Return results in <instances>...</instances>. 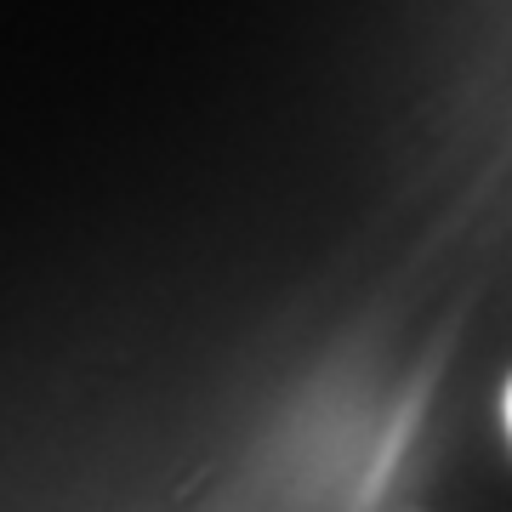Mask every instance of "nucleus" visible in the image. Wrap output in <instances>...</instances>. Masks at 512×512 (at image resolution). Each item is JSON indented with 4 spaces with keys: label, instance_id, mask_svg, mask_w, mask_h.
Returning a JSON list of instances; mask_svg holds the SVG:
<instances>
[{
    "label": "nucleus",
    "instance_id": "nucleus-1",
    "mask_svg": "<svg viewBox=\"0 0 512 512\" xmlns=\"http://www.w3.org/2000/svg\"><path fill=\"white\" fill-rule=\"evenodd\" d=\"M501 410H507V433H512V382H507V399H501Z\"/></svg>",
    "mask_w": 512,
    "mask_h": 512
}]
</instances>
